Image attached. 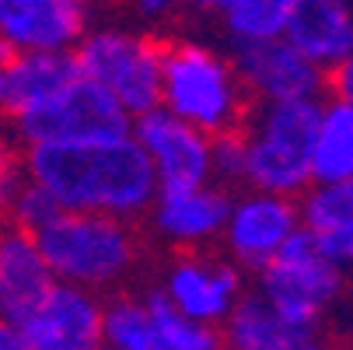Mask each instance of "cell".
<instances>
[{
  "instance_id": "21",
  "label": "cell",
  "mask_w": 353,
  "mask_h": 350,
  "mask_svg": "<svg viewBox=\"0 0 353 350\" xmlns=\"http://www.w3.org/2000/svg\"><path fill=\"white\" fill-rule=\"evenodd\" d=\"M143 305L150 312V322H154L158 350H217L221 347L217 326H203V322L182 315L161 291H147Z\"/></svg>"
},
{
  "instance_id": "27",
  "label": "cell",
  "mask_w": 353,
  "mask_h": 350,
  "mask_svg": "<svg viewBox=\"0 0 353 350\" xmlns=\"http://www.w3.org/2000/svg\"><path fill=\"white\" fill-rule=\"evenodd\" d=\"M25 179H28L25 168H14L8 162H0V217H8V211H11V204H14V196H18Z\"/></svg>"
},
{
  "instance_id": "11",
  "label": "cell",
  "mask_w": 353,
  "mask_h": 350,
  "mask_svg": "<svg viewBox=\"0 0 353 350\" xmlns=\"http://www.w3.org/2000/svg\"><path fill=\"white\" fill-rule=\"evenodd\" d=\"M231 67L252 102H280V98H308L325 91V70L305 60L283 39H252L234 42Z\"/></svg>"
},
{
  "instance_id": "2",
  "label": "cell",
  "mask_w": 353,
  "mask_h": 350,
  "mask_svg": "<svg viewBox=\"0 0 353 350\" xmlns=\"http://www.w3.org/2000/svg\"><path fill=\"white\" fill-rule=\"evenodd\" d=\"M322 113V95L248 102L241 119L245 137V182L248 189L297 196L312 182V133Z\"/></svg>"
},
{
  "instance_id": "29",
  "label": "cell",
  "mask_w": 353,
  "mask_h": 350,
  "mask_svg": "<svg viewBox=\"0 0 353 350\" xmlns=\"http://www.w3.org/2000/svg\"><path fill=\"white\" fill-rule=\"evenodd\" d=\"M133 4L147 21H154V18H168L172 11H179L182 4H192V0H133Z\"/></svg>"
},
{
  "instance_id": "18",
  "label": "cell",
  "mask_w": 353,
  "mask_h": 350,
  "mask_svg": "<svg viewBox=\"0 0 353 350\" xmlns=\"http://www.w3.org/2000/svg\"><path fill=\"white\" fill-rule=\"evenodd\" d=\"M77 74V64L70 53H14L4 60V106L0 113H11L14 119L49 102L70 77Z\"/></svg>"
},
{
  "instance_id": "22",
  "label": "cell",
  "mask_w": 353,
  "mask_h": 350,
  "mask_svg": "<svg viewBox=\"0 0 353 350\" xmlns=\"http://www.w3.org/2000/svg\"><path fill=\"white\" fill-rule=\"evenodd\" d=\"M102 347L112 350H158L154 322L143 298L116 294L102 302Z\"/></svg>"
},
{
  "instance_id": "28",
  "label": "cell",
  "mask_w": 353,
  "mask_h": 350,
  "mask_svg": "<svg viewBox=\"0 0 353 350\" xmlns=\"http://www.w3.org/2000/svg\"><path fill=\"white\" fill-rule=\"evenodd\" d=\"M325 84H332V95H336V98H343V102L353 106V53L329 70Z\"/></svg>"
},
{
  "instance_id": "19",
  "label": "cell",
  "mask_w": 353,
  "mask_h": 350,
  "mask_svg": "<svg viewBox=\"0 0 353 350\" xmlns=\"http://www.w3.org/2000/svg\"><path fill=\"white\" fill-rule=\"evenodd\" d=\"M312 179H353V106L343 98H322V113L312 133V151H308Z\"/></svg>"
},
{
  "instance_id": "25",
  "label": "cell",
  "mask_w": 353,
  "mask_h": 350,
  "mask_svg": "<svg viewBox=\"0 0 353 350\" xmlns=\"http://www.w3.org/2000/svg\"><path fill=\"white\" fill-rule=\"evenodd\" d=\"M57 211H60V204L53 196H49L39 182H32V179H25L21 182V189H18V196H14V204H11V211H8V217H11V224L14 228H21V231H39L42 224H49L57 217Z\"/></svg>"
},
{
  "instance_id": "7",
  "label": "cell",
  "mask_w": 353,
  "mask_h": 350,
  "mask_svg": "<svg viewBox=\"0 0 353 350\" xmlns=\"http://www.w3.org/2000/svg\"><path fill=\"white\" fill-rule=\"evenodd\" d=\"M25 144L35 140H109L133 126V116L84 74H74L49 102L14 119Z\"/></svg>"
},
{
  "instance_id": "15",
  "label": "cell",
  "mask_w": 353,
  "mask_h": 350,
  "mask_svg": "<svg viewBox=\"0 0 353 350\" xmlns=\"http://www.w3.org/2000/svg\"><path fill=\"white\" fill-rule=\"evenodd\" d=\"M283 39L329 74L353 53V0H294Z\"/></svg>"
},
{
  "instance_id": "10",
  "label": "cell",
  "mask_w": 353,
  "mask_h": 350,
  "mask_svg": "<svg viewBox=\"0 0 353 350\" xmlns=\"http://www.w3.org/2000/svg\"><path fill=\"white\" fill-rule=\"evenodd\" d=\"M133 140L143 147V155L158 175V189L196 186L210 182V137L192 123L179 119L165 106H154L133 116L130 126Z\"/></svg>"
},
{
  "instance_id": "17",
  "label": "cell",
  "mask_w": 353,
  "mask_h": 350,
  "mask_svg": "<svg viewBox=\"0 0 353 350\" xmlns=\"http://www.w3.org/2000/svg\"><path fill=\"white\" fill-rule=\"evenodd\" d=\"M217 329L221 343L234 350H312L308 336L297 333L259 287L241 291Z\"/></svg>"
},
{
  "instance_id": "26",
  "label": "cell",
  "mask_w": 353,
  "mask_h": 350,
  "mask_svg": "<svg viewBox=\"0 0 353 350\" xmlns=\"http://www.w3.org/2000/svg\"><path fill=\"white\" fill-rule=\"evenodd\" d=\"M319 242H322V249H325V253H329L346 273H353V221H350L343 231L325 235V238H319Z\"/></svg>"
},
{
  "instance_id": "12",
  "label": "cell",
  "mask_w": 353,
  "mask_h": 350,
  "mask_svg": "<svg viewBox=\"0 0 353 350\" xmlns=\"http://www.w3.org/2000/svg\"><path fill=\"white\" fill-rule=\"evenodd\" d=\"M88 32V0H0V42L11 53H70Z\"/></svg>"
},
{
  "instance_id": "6",
  "label": "cell",
  "mask_w": 353,
  "mask_h": 350,
  "mask_svg": "<svg viewBox=\"0 0 353 350\" xmlns=\"http://www.w3.org/2000/svg\"><path fill=\"white\" fill-rule=\"evenodd\" d=\"M70 57L77 74L102 84L130 116L161 106V46L154 39L126 28H88Z\"/></svg>"
},
{
  "instance_id": "30",
  "label": "cell",
  "mask_w": 353,
  "mask_h": 350,
  "mask_svg": "<svg viewBox=\"0 0 353 350\" xmlns=\"http://www.w3.org/2000/svg\"><path fill=\"white\" fill-rule=\"evenodd\" d=\"M0 350H21V336L11 322L0 319Z\"/></svg>"
},
{
  "instance_id": "13",
  "label": "cell",
  "mask_w": 353,
  "mask_h": 350,
  "mask_svg": "<svg viewBox=\"0 0 353 350\" xmlns=\"http://www.w3.org/2000/svg\"><path fill=\"white\" fill-rule=\"evenodd\" d=\"M245 291L241 266L214 256H182L165 270L161 294L168 302L203 326H221L238 294Z\"/></svg>"
},
{
  "instance_id": "3",
  "label": "cell",
  "mask_w": 353,
  "mask_h": 350,
  "mask_svg": "<svg viewBox=\"0 0 353 350\" xmlns=\"http://www.w3.org/2000/svg\"><path fill=\"white\" fill-rule=\"evenodd\" d=\"M35 245L57 280L112 291L137 263V235L126 217L98 211H57V217L35 231Z\"/></svg>"
},
{
  "instance_id": "23",
  "label": "cell",
  "mask_w": 353,
  "mask_h": 350,
  "mask_svg": "<svg viewBox=\"0 0 353 350\" xmlns=\"http://www.w3.org/2000/svg\"><path fill=\"white\" fill-rule=\"evenodd\" d=\"M290 8L294 0H221L217 14L231 42H252L283 35Z\"/></svg>"
},
{
  "instance_id": "8",
  "label": "cell",
  "mask_w": 353,
  "mask_h": 350,
  "mask_svg": "<svg viewBox=\"0 0 353 350\" xmlns=\"http://www.w3.org/2000/svg\"><path fill=\"white\" fill-rule=\"evenodd\" d=\"M14 329L21 350H94L102 347V298L98 291L53 280Z\"/></svg>"
},
{
  "instance_id": "4",
  "label": "cell",
  "mask_w": 353,
  "mask_h": 350,
  "mask_svg": "<svg viewBox=\"0 0 353 350\" xmlns=\"http://www.w3.org/2000/svg\"><path fill=\"white\" fill-rule=\"evenodd\" d=\"M252 98L245 95L231 57L203 42L161 46V106L207 137L238 130Z\"/></svg>"
},
{
  "instance_id": "1",
  "label": "cell",
  "mask_w": 353,
  "mask_h": 350,
  "mask_svg": "<svg viewBox=\"0 0 353 350\" xmlns=\"http://www.w3.org/2000/svg\"><path fill=\"white\" fill-rule=\"evenodd\" d=\"M25 175L60 211H98L137 221L158 196V175L133 133L109 140H35L25 151Z\"/></svg>"
},
{
  "instance_id": "5",
  "label": "cell",
  "mask_w": 353,
  "mask_h": 350,
  "mask_svg": "<svg viewBox=\"0 0 353 350\" xmlns=\"http://www.w3.org/2000/svg\"><path fill=\"white\" fill-rule=\"evenodd\" d=\"M256 287L287 315V322L305 333L312 347L322 343V315L339 302L346 287V270L325 253L322 242L297 228L276 256L259 270Z\"/></svg>"
},
{
  "instance_id": "16",
  "label": "cell",
  "mask_w": 353,
  "mask_h": 350,
  "mask_svg": "<svg viewBox=\"0 0 353 350\" xmlns=\"http://www.w3.org/2000/svg\"><path fill=\"white\" fill-rule=\"evenodd\" d=\"M53 270L42 260L35 235L21 228H0V319L18 326L53 287Z\"/></svg>"
},
{
  "instance_id": "14",
  "label": "cell",
  "mask_w": 353,
  "mask_h": 350,
  "mask_svg": "<svg viewBox=\"0 0 353 350\" xmlns=\"http://www.w3.org/2000/svg\"><path fill=\"white\" fill-rule=\"evenodd\" d=\"M228 211H231V193L217 186L214 179L196 182V186L158 189L154 204L147 207L150 228L168 245H179V249L210 245L214 238H221Z\"/></svg>"
},
{
  "instance_id": "24",
  "label": "cell",
  "mask_w": 353,
  "mask_h": 350,
  "mask_svg": "<svg viewBox=\"0 0 353 350\" xmlns=\"http://www.w3.org/2000/svg\"><path fill=\"white\" fill-rule=\"evenodd\" d=\"M210 179L224 189L245 182V137H241V126L210 137Z\"/></svg>"
},
{
  "instance_id": "9",
  "label": "cell",
  "mask_w": 353,
  "mask_h": 350,
  "mask_svg": "<svg viewBox=\"0 0 353 350\" xmlns=\"http://www.w3.org/2000/svg\"><path fill=\"white\" fill-rule=\"evenodd\" d=\"M297 228L301 221L294 196L248 189L245 196L231 200L221 238L231 263H238L248 273H259Z\"/></svg>"
},
{
  "instance_id": "20",
  "label": "cell",
  "mask_w": 353,
  "mask_h": 350,
  "mask_svg": "<svg viewBox=\"0 0 353 350\" xmlns=\"http://www.w3.org/2000/svg\"><path fill=\"white\" fill-rule=\"evenodd\" d=\"M294 204L305 231H312L315 238L336 235L353 221V179H329V182L312 179L294 196Z\"/></svg>"
}]
</instances>
